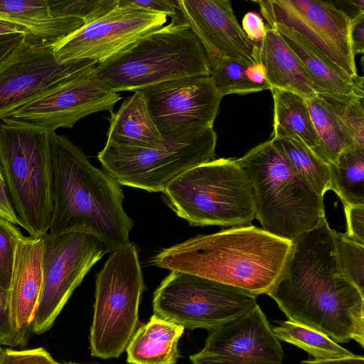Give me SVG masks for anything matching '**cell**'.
<instances>
[{
	"label": "cell",
	"instance_id": "cell-21",
	"mask_svg": "<svg viewBox=\"0 0 364 364\" xmlns=\"http://www.w3.org/2000/svg\"><path fill=\"white\" fill-rule=\"evenodd\" d=\"M257 46L258 60L265 68L270 89L290 91L305 99L317 95L300 61L276 29L267 27Z\"/></svg>",
	"mask_w": 364,
	"mask_h": 364
},
{
	"label": "cell",
	"instance_id": "cell-10",
	"mask_svg": "<svg viewBox=\"0 0 364 364\" xmlns=\"http://www.w3.org/2000/svg\"><path fill=\"white\" fill-rule=\"evenodd\" d=\"M93 65L62 80L2 119L47 134L72 128L84 117L112 112L121 100L96 75Z\"/></svg>",
	"mask_w": 364,
	"mask_h": 364
},
{
	"label": "cell",
	"instance_id": "cell-1",
	"mask_svg": "<svg viewBox=\"0 0 364 364\" xmlns=\"http://www.w3.org/2000/svg\"><path fill=\"white\" fill-rule=\"evenodd\" d=\"M48 140L53 203L48 235L87 232L101 241L107 253L129 244L134 221L124 210L121 184L92 166L66 136L53 132Z\"/></svg>",
	"mask_w": 364,
	"mask_h": 364
},
{
	"label": "cell",
	"instance_id": "cell-32",
	"mask_svg": "<svg viewBox=\"0 0 364 364\" xmlns=\"http://www.w3.org/2000/svg\"><path fill=\"white\" fill-rule=\"evenodd\" d=\"M54 13L61 17L91 23L117 6L118 0H49Z\"/></svg>",
	"mask_w": 364,
	"mask_h": 364
},
{
	"label": "cell",
	"instance_id": "cell-26",
	"mask_svg": "<svg viewBox=\"0 0 364 364\" xmlns=\"http://www.w3.org/2000/svg\"><path fill=\"white\" fill-rule=\"evenodd\" d=\"M329 167L331 190L343 205H364V147L343 151Z\"/></svg>",
	"mask_w": 364,
	"mask_h": 364
},
{
	"label": "cell",
	"instance_id": "cell-9",
	"mask_svg": "<svg viewBox=\"0 0 364 364\" xmlns=\"http://www.w3.org/2000/svg\"><path fill=\"white\" fill-rule=\"evenodd\" d=\"M154 314L194 330L213 331L252 310L257 296L198 275L171 271L153 296Z\"/></svg>",
	"mask_w": 364,
	"mask_h": 364
},
{
	"label": "cell",
	"instance_id": "cell-37",
	"mask_svg": "<svg viewBox=\"0 0 364 364\" xmlns=\"http://www.w3.org/2000/svg\"><path fill=\"white\" fill-rule=\"evenodd\" d=\"M117 6L163 14L171 18L177 16L175 0H118Z\"/></svg>",
	"mask_w": 364,
	"mask_h": 364
},
{
	"label": "cell",
	"instance_id": "cell-12",
	"mask_svg": "<svg viewBox=\"0 0 364 364\" xmlns=\"http://www.w3.org/2000/svg\"><path fill=\"white\" fill-rule=\"evenodd\" d=\"M255 2L267 26L279 24L292 29L346 76H358L350 40L351 19L344 11L320 0Z\"/></svg>",
	"mask_w": 364,
	"mask_h": 364
},
{
	"label": "cell",
	"instance_id": "cell-30",
	"mask_svg": "<svg viewBox=\"0 0 364 364\" xmlns=\"http://www.w3.org/2000/svg\"><path fill=\"white\" fill-rule=\"evenodd\" d=\"M323 97L330 104L345 141L346 149L364 147L363 98L338 100Z\"/></svg>",
	"mask_w": 364,
	"mask_h": 364
},
{
	"label": "cell",
	"instance_id": "cell-18",
	"mask_svg": "<svg viewBox=\"0 0 364 364\" xmlns=\"http://www.w3.org/2000/svg\"><path fill=\"white\" fill-rule=\"evenodd\" d=\"M45 235L21 237L17 245L9 289V309L13 327L26 344L43 285Z\"/></svg>",
	"mask_w": 364,
	"mask_h": 364
},
{
	"label": "cell",
	"instance_id": "cell-15",
	"mask_svg": "<svg viewBox=\"0 0 364 364\" xmlns=\"http://www.w3.org/2000/svg\"><path fill=\"white\" fill-rule=\"evenodd\" d=\"M166 21L163 14L117 6L54 45V54L60 63L90 60L98 64L164 26Z\"/></svg>",
	"mask_w": 364,
	"mask_h": 364
},
{
	"label": "cell",
	"instance_id": "cell-23",
	"mask_svg": "<svg viewBox=\"0 0 364 364\" xmlns=\"http://www.w3.org/2000/svg\"><path fill=\"white\" fill-rule=\"evenodd\" d=\"M185 328L154 314L136 330L126 351L129 364H176Z\"/></svg>",
	"mask_w": 364,
	"mask_h": 364
},
{
	"label": "cell",
	"instance_id": "cell-39",
	"mask_svg": "<svg viewBox=\"0 0 364 364\" xmlns=\"http://www.w3.org/2000/svg\"><path fill=\"white\" fill-rule=\"evenodd\" d=\"M350 27V40L353 55L364 52V12L352 17Z\"/></svg>",
	"mask_w": 364,
	"mask_h": 364
},
{
	"label": "cell",
	"instance_id": "cell-17",
	"mask_svg": "<svg viewBox=\"0 0 364 364\" xmlns=\"http://www.w3.org/2000/svg\"><path fill=\"white\" fill-rule=\"evenodd\" d=\"M175 18L188 25L206 57L220 55L250 65L258 63L257 43L243 31L230 0H176Z\"/></svg>",
	"mask_w": 364,
	"mask_h": 364
},
{
	"label": "cell",
	"instance_id": "cell-2",
	"mask_svg": "<svg viewBox=\"0 0 364 364\" xmlns=\"http://www.w3.org/2000/svg\"><path fill=\"white\" fill-rule=\"evenodd\" d=\"M292 242L253 225L198 235L162 249L154 266L203 277L253 295L267 294L279 278Z\"/></svg>",
	"mask_w": 364,
	"mask_h": 364
},
{
	"label": "cell",
	"instance_id": "cell-5",
	"mask_svg": "<svg viewBox=\"0 0 364 364\" xmlns=\"http://www.w3.org/2000/svg\"><path fill=\"white\" fill-rule=\"evenodd\" d=\"M164 200L192 226L238 227L255 218L250 181L233 159L192 167L169 183Z\"/></svg>",
	"mask_w": 364,
	"mask_h": 364
},
{
	"label": "cell",
	"instance_id": "cell-3",
	"mask_svg": "<svg viewBox=\"0 0 364 364\" xmlns=\"http://www.w3.org/2000/svg\"><path fill=\"white\" fill-rule=\"evenodd\" d=\"M235 161L250 181L255 218L264 230L292 242L325 215L323 197L293 171L271 139Z\"/></svg>",
	"mask_w": 364,
	"mask_h": 364
},
{
	"label": "cell",
	"instance_id": "cell-38",
	"mask_svg": "<svg viewBox=\"0 0 364 364\" xmlns=\"http://www.w3.org/2000/svg\"><path fill=\"white\" fill-rule=\"evenodd\" d=\"M241 27L248 38L255 43L263 39L267 30L262 16L255 11H249L244 16Z\"/></svg>",
	"mask_w": 364,
	"mask_h": 364
},
{
	"label": "cell",
	"instance_id": "cell-35",
	"mask_svg": "<svg viewBox=\"0 0 364 364\" xmlns=\"http://www.w3.org/2000/svg\"><path fill=\"white\" fill-rule=\"evenodd\" d=\"M1 364H62L43 348L16 350L6 349Z\"/></svg>",
	"mask_w": 364,
	"mask_h": 364
},
{
	"label": "cell",
	"instance_id": "cell-20",
	"mask_svg": "<svg viewBox=\"0 0 364 364\" xmlns=\"http://www.w3.org/2000/svg\"><path fill=\"white\" fill-rule=\"evenodd\" d=\"M0 19L21 26L33 41L51 46L84 25L80 19L57 16L49 0H0Z\"/></svg>",
	"mask_w": 364,
	"mask_h": 364
},
{
	"label": "cell",
	"instance_id": "cell-45",
	"mask_svg": "<svg viewBox=\"0 0 364 364\" xmlns=\"http://www.w3.org/2000/svg\"><path fill=\"white\" fill-rule=\"evenodd\" d=\"M5 350L0 347V364L4 355Z\"/></svg>",
	"mask_w": 364,
	"mask_h": 364
},
{
	"label": "cell",
	"instance_id": "cell-24",
	"mask_svg": "<svg viewBox=\"0 0 364 364\" xmlns=\"http://www.w3.org/2000/svg\"><path fill=\"white\" fill-rule=\"evenodd\" d=\"M270 90L274 102L272 136H295L318 157L326 162L322 155L320 141L311 121L305 98L290 91L277 88H271Z\"/></svg>",
	"mask_w": 364,
	"mask_h": 364
},
{
	"label": "cell",
	"instance_id": "cell-41",
	"mask_svg": "<svg viewBox=\"0 0 364 364\" xmlns=\"http://www.w3.org/2000/svg\"><path fill=\"white\" fill-rule=\"evenodd\" d=\"M24 36L23 33L0 36V63L20 43Z\"/></svg>",
	"mask_w": 364,
	"mask_h": 364
},
{
	"label": "cell",
	"instance_id": "cell-27",
	"mask_svg": "<svg viewBox=\"0 0 364 364\" xmlns=\"http://www.w3.org/2000/svg\"><path fill=\"white\" fill-rule=\"evenodd\" d=\"M272 331L279 341L303 349L314 360L337 359L355 355L325 334L289 320L280 322L272 327Z\"/></svg>",
	"mask_w": 364,
	"mask_h": 364
},
{
	"label": "cell",
	"instance_id": "cell-33",
	"mask_svg": "<svg viewBox=\"0 0 364 364\" xmlns=\"http://www.w3.org/2000/svg\"><path fill=\"white\" fill-rule=\"evenodd\" d=\"M23 235L10 221L0 218V287L9 289L16 250Z\"/></svg>",
	"mask_w": 364,
	"mask_h": 364
},
{
	"label": "cell",
	"instance_id": "cell-13",
	"mask_svg": "<svg viewBox=\"0 0 364 364\" xmlns=\"http://www.w3.org/2000/svg\"><path fill=\"white\" fill-rule=\"evenodd\" d=\"M141 90L150 115L165 140L213 127L223 98L209 75L171 80Z\"/></svg>",
	"mask_w": 364,
	"mask_h": 364
},
{
	"label": "cell",
	"instance_id": "cell-43",
	"mask_svg": "<svg viewBox=\"0 0 364 364\" xmlns=\"http://www.w3.org/2000/svg\"><path fill=\"white\" fill-rule=\"evenodd\" d=\"M299 364H364V357L354 355L353 356L337 359L306 360L301 361Z\"/></svg>",
	"mask_w": 364,
	"mask_h": 364
},
{
	"label": "cell",
	"instance_id": "cell-29",
	"mask_svg": "<svg viewBox=\"0 0 364 364\" xmlns=\"http://www.w3.org/2000/svg\"><path fill=\"white\" fill-rule=\"evenodd\" d=\"M209 76L222 97L230 94L245 95L270 89L268 85L252 82L246 75L251 65L220 55L207 57Z\"/></svg>",
	"mask_w": 364,
	"mask_h": 364
},
{
	"label": "cell",
	"instance_id": "cell-14",
	"mask_svg": "<svg viewBox=\"0 0 364 364\" xmlns=\"http://www.w3.org/2000/svg\"><path fill=\"white\" fill-rule=\"evenodd\" d=\"M97 64L90 60L60 63L53 46L24 36L0 63V121L57 82Z\"/></svg>",
	"mask_w": 364,
	"mask_h": 364
},
{
	"label": "cell",
	"instance_id": "cell-7",
	"mask_svg": "<svg viewBox=\"0 0 364 364\" xmlns=\"http://www.w3.org/2000/svg\"><path fill=\"white\" fill-rule=\"evenodd\" d=\"M145 288L136 245L129 242L111 252L96 276L92 356L115 358L126 350L136 329Z\"/></svg>",
	"mask_w": 364,
	"mask_h": 364
},
{
	"label": "cell",
	"instance_id": "cell-36",
	"mask_svg": "<svg viewBox=\"0 0 364 364\" xmlns=\"http://www.w3.org/2000/svg\"><path fill=\"white\" fill-rule=\"evenodd\" d=\"M347 232L350 239L364 245V205H344Z\"/></svg>",
	"mask_w": 364,
	"mask_h": 364
},
{
	"label": "cell",
	"instance_id": "cell-46",
	"mask_svg": "<svg viewBox=\"0 0 364 364\" xmlns=\"http://www.w3.org/2000/svg\"><path fill=\"white\" fill-rule=\"evenodd\" d=\"M64 364H78V363H64Z\"/></svg>",
	"mask_w": 364,
	"mask_h": 364
},
{
	"label": "cell",
	"instance_id": "cell-19",
	"mask_svg": "<svg viewBox=\"0 0 364 364\" xmlns=\"http://www.w3.org/2000/svg\"><path fill=\"white\" fill-rule=\"evenodd\" d=\"M276 29L296 55L317 95L338 100L363 98V77L350 78L315 50L303 37L279 24Z\"/></svg>",
	"mask_w": 364,
	"mask_h": 364
},
{
	"label": "cell",
	"instance_id": "cell-31",
	"mask_svg": "<svg viewBox=\"0 0 364 364\" xmlns=\"http://www.w3.org/2000/svg\"><path fill=\"white\" fill-rule=\"evenodd\" d=\"M338 262L346 277L364 294V245L335 231Z\"/></svg>",
	"mask_w": 364,
	"mask_h": 364
},
{
	"label": "cell",
	"instance_id": "cell-11",
	"mask_svg": "<svg viewBox=\"0 0 364 364\" xmlns=\"http://www.w3.org/2000/svg\"><path fill=\"white\" fill-rule=\"evenodd\" d=\"M105 253L101 241L87 232L45 235L43 285L31 326L33 333L50 329L74 290Z\"/></svg>",
	"mask_w": 364,
	"mask_h": 364
},
{
	"label": "cell",
	"instance_id": "cell-16",
	"mask_svg": "<svg viewBox=\"0 0 364 364\" xmlns=\"http://www.w3.org/2000/svg\"><path fill=\"white\" fill-rule=\"evenodd\" d=\"M284 350L257 304L247 314L210 331L192 364H282Z\"/></svg>",
	"mask_w": 364,
	"mask_h": 364
},
{
	"label": "cell",
	"instance_id": "cell-6",
	"mask_svg": "<svg viewBox=\"0 0 364 364\" xmlns=\"http://www.w3.org/2000/svg\"><path fill=\"white\" fill-rule=\"evenodd\" d=\"M0 171L23 228L32 237L48 234L53 209L48 134L1 120Z\"/></svg>",
	"mask_w": 364,
	"mask_h": 364
},
{
	"label": "cell",
	"instance_id": "cell-22",
	"mask_svg": "<svg viewBox=\"0 0 364 364\" xmlns=\"http://www.w3.org/2000/svg\"><path fill=\"white\" fill-rule=\"evenodd\" d=\"M107 119L108 143L146 149H160L166 144L150 115L141 90L126 98Z\"/></svg>",
	"mask_w": 364,
	"mask_h": 364
},
{
	"label": "cell",
	"instance_id": "cell-4",
	"mask_svg": "<svg viewBox=\"0 0 364 364\" xmlns=\"http://www.w3.org/2000/svg\"><path fill=\"white\" fill-rule=\"evenodd\" d=\"M97 77L114 92L166 81L209 75L205 51L191 28L176 18L97 64Z\"/></svg>",
	"mask_w": 364,
	"mask_h": 364
},
{
	"label": "cell",
	"instance_id": "cell-34",
	"mask_svg": "<svg viewBox=\"0 0 364 364\" xmlns=\"http://www.w3.org/2000/svg\"><path fill=\"white\" fill-rule=\"evenodd\" d=\"M9 347L26 345L14 330L9 309V290L0 287V346Z\"/></svg>",
	"mask_w": 364,
	"mask_h": 364
},
{
	"label": "cell",
	"instance_id": "cell-40",
	"mask_svg": "<svg viewBox=\"0 0 364 364\" xmlns=\"http://www.w3.org/2000/svg\"><path fill=\"white\" fill-rule=\"evenodd\" d=\"M0 218L6 219L16 225L23 228V225L18 218L5 186L0 171Z\"/></svg>",
	"mask_w": 364,
	"mask_h": 364
},
{
	"label": "cell",
	"instance_id": "cell-44",
	"mask_svg": "<svg viewBox=\"0 0 364 364\" xmlns=\"http://www.w3.org/2000/svg\"><path fill=\"white\" fill-rule=\"evenodd\" d=\"M14 33L26 35V31L21 26L10 21L0 19V36Z\"/></svg>",
	"mask_w": 364,
	"mask_h": 364
},
{
	"label": "cell",
	"instance_id": "cell-28",
	"mask_svg": "<svg viewBox=\"0 0 364 364\" xmlns=\"http://www.w3.org/2000/svg\"><path fill=\"white\" fill-rule=\"evenodd\" d=\"M305 100L323 159L328 164H335L341 154L346 150V145L330 104L319 95Z\"/></svg>",
	"mask_w": 364,
	"mask_h": 364
},
{
	"label": "cell",
	"instance_id": "cell-42",
	"mask_svg": "<svg viewBox=\"0 0 364 364\" xmlns=\"http://www.w3.org/2000/svg\"><path fill=\"white\" fill-rule=\"evenodd\" d=\"M245 73L247 78L252 82L257 85L269 86L267 81L265 68L262 63H258L248 66Z\"/></svg>",
	"mask_w": 364,
	"mask_h": 364
},
{
	"label": "cell",
	"instance_id": "cell-8",
	"mask_svg": "<svg viewBox=\"0 0 364 364\" xmlns=\"http://www.w3.org/2000/svg\"><path fill=\"white\" fill-rule=\"evenodd\" d=\"M217 134L208 127L183 137L166 140L160 149L107 142L97 159L104 170L121 185L148 192H163L188 169L213 159Z\"/></svg>",
	"mask_w": 364,
	"mask_h": 364
},
{
	"label": "cell",
	"instance_id": "cell-25",
	"mask_svg": "<svg viewBox=\"0 0 364 364\" xmlns=\"http://www.w3.org/2000/svg\"><path fill=\"white\" fill-rule=\"evenodd\" d=\"M293 171L321 197L331 189L329 164L318 157L300 139L291 135L270 139Z\"/></svg>",
	"mask_w": 364,
	"mask_h": 364
}]
</instances>
